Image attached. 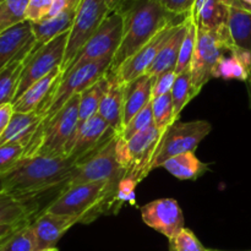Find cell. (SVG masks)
Returning <instances> with one entry per match:
<instances>
[{
  "instance_id": "4dcf8cb0",
  "label": "cell",
  "mask_w": 251,
  "mask_h": 251,
  "mask_svg": "<svg viewBox=\"0 0 251 251\" xmlns=\"http://www.w3.org/2000/svg\"><path fill=\"white\" fill-rule=\"evenodd\" d=\"M0 251H36V238L31 221L24 223L0 242Z\"/></svg>"
},
{
  "instance_id": "816d5d0a",
  "label": "cell",
  "mask_w": 251,
  "mask_h": 251,
  "mask_svg": "<svg viewBox=\"0 0 251 251\" xmlns=\"http://www.w3.org/2000/svg\"><path fill=\"white\" fill-rule=\"evenodd\" d=\"M0 1H1V0H0Z\"/></svg>"
},
{
  "instance_id": "44dd1931",
  "label": "cell",
  "mask_w": 251,
  "mask_h": 251,
  "mask_svg": "<svg viewBox=\"0 0 251 251\" xmlns=\"http://www.w3.org/2000/svg\"><path fill=\"white\" fill-rule=\"evenodd\" d=\"M186 33V17L184 21L176 26V31L171 36V38L166 42L162 49L159 50L158 55L156 56L152 65L146 71V75L150 76L152 80L158 77L163 73L169 70H174L178 63L179 54H180L181 43Z\"/></svg>"
},
{
  "instance_id": "7402d4cb",
  "label": "cell",
  "mask_w": 251,
  "mask_h": 251,
  "mask_svg": "<svg viewBox=\"0 0 251 251\" xmlns=\"http://www.w3.org/2000/svg\"><path fill=\"white\" fill-rule=\"evenodd\" d=\"M152 100V78L146 74L136 80L126 83L124 93V117L123 124L125 125Z\"/></svg>"
},
{
  "instance_id": "ac0fdd59",
  "label": "cell",
  "mask_w": 251,
  "mask_h": 251,
  "mask_svg": "<svg viewBox=\"0 0 251 251\" xmlns=\"http://www.w3.org/2000/svg\"><path fill=\"white\" fill-rule=\"evenodd\" d=\"M190 15L198 28L230 36L228 28L229 5L227 0H196Z\"/></svg>"
},
{
  "instance_id": "8d00e7d4",
  "label": "cell",
  "mask_w": 251,
  "mask_h": 251,
  "mask_svg": "<svg viewBox=\"0 0 251 251\" xmlns=\"http://www.w3.org/2000/svg\"><path fill=\"white\" fill-rule=\"evenodd\" d=\"M152 123H153V114H152V104L150 103L146 108H144L141 112L137 113V114L125 125L124 129H123V132L119 136H122L123 139H125L127 141V140H130L131 137H134L135 135L140 134V132L144 131L145 129H147Z\"/></svg>"
},
{
  "instance_id": "ba28073f",
  "label": "cell",
  "mask_w": 251,
  "mask_h": 251,
  "mask_svg": "<svg viewBox=\"0 0 251 251\" xmlns=\"http://www.w3.org/2000/svg\"><path fill=\"white\" fill-rule=\"evenodd\" d=\"M123 36H124L123 16L117 11H112L78 50L66 71L100 59H114V55L122 44Z\"/></svg>"
},
{
  "instance_id": "74e56055",
  "label": "cell",
  "mask_w": 251,
  "mask_h": 251,
  "mask_svg": "<svg viewBox=\"0 0 251 251\" xmlns=\"http://www.w3.org/2000/svg\"><path fill=\"white\" fill-rule=\"evenodd\" d=\"M169 251H208L188 228H184L174 239L169 240Z\"/></svg>"
},
{
  "instance_id": "277c9868",
  "label": "cell",
  "mask_w": 251,
  "mask_h": 251,
  "mask_svg": "<svg viewBox=\"0 0 251 251\" xmlns=\"http://www.w3.org/2000/svg\"><path fill=\"white\" fill-rule=\"evenodd\" d=\"M80 95L71 98L53 118L41 122L24 157H65L66 147L77 131Z\"/></svg>"
},
{
  "instance_id": "ab89813d",
  "label": "cell",
  "mask_w": 251,
  "mask_h": 251,
  "mask_svg": "<svg viewBox=\"0 0 251 251\" xmlns=\"http://www.w3.org/2000/svg\"><path fill=\"white\" fill-rule=\"evenodd\" d=\"M137 184L139 183L130 176H124L119 181L117 190V201L119 206H122L123 203H129V205L135 206V203H136L135 190H136Z\"/></svg>"
},
{
  "instance_id": "6da1fadb",
  "label": "cell",
  "mask_w": 251,
  "mask_h": 251,
  "mask_svg": "<svg viewBox=\"0 0 251 251\" xmlns=\"http://www.w3.org/2000/svg\"><path fill=\"white\" fill-rule=\"evenodd\" d=\"M76 163L74 157H22L11 171L1 176L5 193L28 205L36 217L34 205L38 198L48 193L60 195Z\"/></svg>"
},
{
  "instance_id": "d6986e66",
  "label": "cell",
  "mask_w": 251,
  "mask_h": 251,
  "mask_svg": "<svg viewBox=\"0 0 251 251\" xmlns=\"http://www.w3.org/2000/svg\"><path fill=\"white\" fill-rule=\"evenodd\" d=\"M108 87L100 102L98 114L109 124V126L120 135L124 129V93L125 83L119 80L114 71L108 70Z\"/></svg>"
},
{
  "instance_id": "836d02e7",
  "label": "cell",
  "mask_w": 251,
  "mask_h": 251,
  "mask_svg": "<svg viewBox=\"0 0 251 251\" xmlns=\"http://www.w3.org/2000/svg\"><path fill=\"white\" fill-rule=\"evenodd\" d=\"M172 102H173L174 115L179 119L184 107L194 98L193 86H191V74L190 70L176 75V82L171 91Z\"/></svg>"
},
{
  "instance_id": "5bb4252c",
  "label": "cell",
  "mask_w": 251,
  "mask_h": 251,
  "mask_svg": "<svg viewBox=\"0 0 251 251\" xmlns=\"http://www.w3.org/2000/svg\"><path fill=\"white\" fill-rule=\"evenodd\" d=\"M179 24H180V22H179ZM179 24L171 25V26L166 27V28L162 29L161 32H158V33H157L151 41L147 42L140 50H137L134 55H131L127 60H125L117 70H114L115 75L119 77V80L126 85V83L131 82V81L136 80L137 77H140L141 75L146 74V71L149 70L150 66L152 65V63L154 61L156 56L158 55L162 47H163L164 44H166V42L171 38V36L173 34V32L176 31V26H178Z\"/></svg>"
},
{
  "instance_id": "cb8c5ba5",
  "label": "cell",
  "mask_w": 251,
  "mask_h": 251,
  "mask_svg": "<svg viewBox=\"0 0 251 251\" xmlns=\"http://www.w3.org/2000/svg\"><path fill=\"white\" fill-rule=\"evenodd\" d=\"M77 9L66 10L55 16L47 17L39 22H31L33 36L36 38V47L48 43L60 34L69 32L73 27Z\"/></svg>"
},
{
  "instance_id": "8fae6325",
  "label": "cell",
  "mask_w": 251,
  "mask_h": 251,
  "mask_svg": "<svg viewBox=\"0 0 251 251\" xmlns=\"http://www.w3.org/2000/svg\"><path fill=\"white\" fill-rule=\"evenodd\" d=\"M110 14L105 0H81L76 11L73 27L69 32L68 47L61 71L65 73L68 66L76 56L83 44L91 38L96 29L100 26L105 17Z\"/></svg>"
},
{
  "instance_id": "c3c4849f",
  "label": "cell",
  "mask_w": 251,
  "mask_h": 251,
  "mask_svg": "<svg viewBox=\"0 0 251 251\" xmlns=\"http://www.w3.org/2000/svg\"><path fill=\"white\" fill-rule=\"evenodd\" d=\"M5 188H4V181H2V176H0V194L4 193Z\"/></svg>"
},
{
  "instance_id": "ffe728a7",
  "label": "cell",
  "mask_w": 251,
  "mask_h": 251,
  "mask_svg": "<svg viewBox=\"0 0 251 251\" xmlns=\"http://www.w3.org/2000/svg\"><path fill=\"white\" fill-rule=\"evenodd\" d=\"M63 76L64 74L61 69L56 68L49 75L44 76L43 78L33 83L28 90L25 91L17 100L12 102L15 113L37 112Z\"/></svg>"
},
{
  "instance_id": "f6af8a7d",
  "label": "cell",
  "mask_w": 251,
  "mask_h": 251,
  "mask_svg": "<svg viewBox=\"0 0 251 251\" xmlns=\"http://www.w3.org/2000/svg\"><path fill=\"white\" fill-rule=\"evenodd\" d=\"M26 222H29V221H26ZM26 222H22V223H19V225H7V226H0V242H1L2 239H4L5 237H7V235L10 234V233L14 232L15 229H16L17 227H20L21 225H24V223ZM32 222V221H31Z\"/></svg>"
},
{
  "instance_id": "7bdbcfd3",
  "label": "cell",
  "mask_w": 251,
  "mask_h": 251,
  "mask_svg": "<svg viewBox=\"0 0 251 251\" xmlns=\"http://www.w3.org/2000/svg\"><path fill=\"white\" fill-rule=\"evenodd\" d=\"M80 2L81 0H53V7H51L48 17L55 16V15L66 11V10L77 9Z\"/></svg>"
},
{
  "instance_id": "484cf974",
  "label": "cell",
  "mask_w": 251,
  "mask_h": 251,
  "mask_svg": "<svg viewBox=\"0 0 251 251\" xmlns=\"http://www.w3.org/2000/svg\"><path fill=\"white\" fill-rule=\"evenodd\" d=\"M230 38L237 49L251 54V14L245 10L229 6L228 20Z\"/></svg>"
},
{
  "instance_id": "e0dca14e",
  "label": "cell",
  "mask_w": 251,
  "mask_h": 251,
  "mask_svg": "<svg viewBox=\"0 0 251 251\" xmlns=\"http://www.w3.org/2000/svg\"><path fill=\"white\" fill-rule=\"evenodd\" d=\"M77 223V218L55 215L49 211L42 212L31 222L36 238V251L55 248L60 238Z\"/></svg>"
},
{
  "instance_id": "d4e9b609",
  "label": "cell",
  "mask_w": 251,
  "mask_h": 251,
  "mask_svg": "<svg viewBox=\"0 0 251 251\" xmlns=\"http://www.w3.org/2000/svg\"><path fill=\"white\" fill-rule=\"evenodd\" d=\"M161 167L180 180H195L207 169V166L195 156V152H186L172 157Z\"/></svg>"
},
{
  "instance_id": "d6a6232c",
  "label": "cell",
  "mask_w": 251,
  "mask_h": 251,
  "mask_svg": "<svg viewBox=\"0 0 251 251\" xmlns=\"http://www.w3.org/2000/svg\"><path fill=\"white\" fill-rule=\"evenodd\" d=\"M28 0H1L0 1V33L26 21Z\"/></svg>"
},
{
  "instance_id": "f546056e",
  "label": "cell",
  "mask_w": 251,
  "mask_h": 251,
  "mask_svg": "<svg viewBox=\"0 0 251 251\" xmlns=\"http://www.w3.org/2000/svg\"><path fill=\"white\" fill-rule=\"evenodd\" d=\"M213 77L225 80L248 81L250 77V70L244 61L238 55L235 48L228 55H223L213 69Z\"/></svg>"
},
{
  "instance_id": "f1b7e54d",
  "label": "cell",
  "mask_w": 251,
  "mask_h": 251,
  "mask_svg": "<svg viewBox=\"0 0 251 251\" xmlns=\"http://www.w3.org/2000/svg\"><path fill=\"white\" fill-rule=\"evenodd\" d=\"M25 60L24 58L15 59L0 71V105L14 102Z\"/></svg>"
},
{
  "instance_id": "4fadbf2b",
  "label": "cell",
  "mask_w": 251,
  "mask_h": 251,
  "mask_svg": "<svg viewBox=\"0 0 251 251\" xmlns=\"http://www.w3.org/2000/svg\"><path fill=\"white\" fill-rule=\"evenodd\" d=\"M141 217L145 225L169 240L185 228L183 211L174 199H158L146 203L141 207Z\"/></svg>"
},
{
  "instance_id": "bcb514c9",
  "label": "cell",
  "mask_w": 251,
  "mask_h": 251,
  "mask_svg": "<svg viewBox=\"0 0 251 251\" xmlns=\"http://www.w3.org/2000/svg\"><path fill=\"white\" fill-rule=\"evenodd\" d=\"M227 4L229 6L238 7V9L245 10L251 14V1H243V0H227Z\"/></svg>"
},
{
  "instance_id": "f907efd6",
  "label": "cell",
  "mask_w": 251,
  "mask_h": 251,
  "mask_svg": "<svg viewBox=\"0 0 251 251\" xmlns=\"http://www.w3.org/2000/svg\"><path fill=\"white\" fill-rule=\"evenodd\" d=\"M245 251H251V250H245Z\"/></svg>"
},
{
  "instance_id": "7dc6e473",
  "label": "cell",
  "mask_w": 251,
  "mask_h": 251,
  "mask_svg": "<svg viewBox=\"0 0 251 251\" xmlns=\"http://www.w3.org/2000/svg\"><path fill=\"white\" fill-rule=\"evenodd\" d=\"M117 1H118V0H105V2H107V6H108V9L110 10V12L114 10Z\"/></svg>"
},
{
  "instance_id": "5b68a950",
  "label": "cell",
  "mask_w": 251,
  "mask_h": 251,
  "mask_svg": "<svg viewBox=\"0 0 251 251\" xmlns=\"http://www.w3.org/2000/svg\"><path fill=\"white\" fill-rule=\"evenodd\" d=\"M112 61L113 59L104 58L66 71L50 95L37 110L41 115L42 122L53 118L71 98L81 95L90 86L97 82L109 70Z\"/></svg>"
},
{
  "instance_id": "9a60e30c",
  "label": "cell",
  "mask_w": 251,
  "mask_h": 251,
  "mask_svg": "<svg viewBox=\"0 0 251 251\" xmlns=\"http://www.w3.org/2000/svg\"><path fill=\"white\" fill-rule=\"evenodd\" d=\"M114 135L118 134L100 114H96L87 122L78 125L75 136L66 147L65 157H74L78 161L105 144Z\"/></svg>"
},
{
  "instance_id": "83f0119b",
  "label": "cell",
  "mask_w": 251,
  "mask_h": 251,
  "mask_svg": "<svg viewBox=\"0 0 251 251\" xmlns=\"http://www.w3.org/2000/svg\"><path fill=\"white\" fill-rule=\"evenodd\" d=\"M31 207L7 193L0 194V226L19 225L26 221H33Z\"/></svg>"
},
{
  "instance_id": "b9f144b4",
  "label": "cell",
  "mask_w": 251,
  "mask_h": 251,
  "mask_svg": "<svg viewBox=\"0 0 251 251\" xmlns=\"http://www.w3.org/2000/svg\"><path fill=\"white\" fill-rule=\"evenodd\" d=\"M159 1L169 14L185 17L191 12L196 0H159Z\"/></svg>"
},
{
  "instance_id": "f35d334b",
  "label": "cell",
  "mask_w": 251,
  "mask_h": 251,
  "mask_svg": "<svg viewBox=\"0 0 251 251\" xmlns=\"http://www.w3.org/2000/svg\"><path fill=\"white\" fill-rule=\"evenodd\" d=\"M53 7V0H28L26 10V20L29 22H39L47 19Z\"/></svg>"
},
{
  "instance_id": "d590c367",
  "label": "cell",
  "mask_w": 251,
  "mask_h": 251,
  "mask_svg": "<svg viewBox=\"0 0 251 251\" xmlns=\"http://www.w3.org/2000/svg\"><path fill=\"white\" fill-rule=\"evenodd\" d=\"M27 146L22 142H10L0 146V176L11 171L24 157Z\"/></svg>"
},
{
  "instance_id": "681fc988",
  "label": "cell",
  "mask_w": 251,
  "mask_h": 251,
  "mask_svg": "<svg viewBox=\"0 0 251 251\" xmlns=\"http://www.w3.org/2000/svg\"><path fill=\"white\" fill-rule=\"evenodd\" d=\"M41 251H58L56 248H51V249H46V250H41Z\"/></svg>"
},
{
  "instance_id": "52a82bcc",
  "label": "cell",
  "mask_w": 251,
  "mask_h": 251,
  "mask_svg": "<svg viewBox=\"0 0 251 251\" xmlns=\"http://www.w3.org/2000/svg\"><path fill=\"white\" fill-rule=\"evenodd\" d=\"M234 48L230 36H223L198 28V39L190 65L194 98L213 77V69L216 68L220 59L226 55V53H230Z\"/></svg>"
},
{
  "instance_id": "ee69618b",
  "label": "cell",
  "mask_w": 251,
  "mask_h": 251,
  "mask_svg": "<svg viewBox=\"0 0 251 251\" xmlns=\"http://www.w3.org/2000/svg\"><path fill=\"white\" fill-rule=\"evenodd\" d=\"M14 113L15 110L14 107H12V103H6V104L0 105V137L2 136V134L6 130Z\"/></svg>"
},
{
  "instance_id": "7a4b0ae2",
  "label": "cell",
  "mask_w": 251,
  "mask_h": 251,
  "mask_svg": "<svg viewBox=\"0 0 251 251\" xmlns=\"http://www.w3.org/2000/svg\"><path fill=\"white\" fill-rule=\"evenodd\" d=\"M113 11L122 15L124 20L122 44L109 68L113 71L140 50L158 32L171 25L179 24L186 17L169 14L159 0H118Z\"/></svg>"
},
{
  "instance_id": "8992f818",
  "label": "cell",
  "mask_w": 251,
  "mask_h": 251,
  "mask_svg": "<svg viewBox=\"0 0 251 251\" xmlns=\"http://www.w3.org/2000/svg\"><path fill=\"white\" fill-rule=\"evenodd\" d=\"M119 135H114L105 144L80 158L71 171L65 189L78 184L110 180L119 183L125 176V171L115 157V145ZM64 189V190H65Z\"/></svg>"
},
{
  "instance_id": "1f68e13d",
  "label": "cell",
  "mask_w": 251,
  "mask_h": 251,
  "mask_svg": "<svg viewBox=\"0 0 251 251\" xmlns=\"http://www.w3.org/2000/svg\"><path fill=\"white\" fill-rule=\"evenodd\" d=\"M196 39H198V26H196L191 15L189 14L186 16V33L183 39V43H181L178 63H176V69H174L176 75H180L181 73L190 70L191 60H193V55L196 47Z\"/></svg>"
},
{
  "instance_id": "603a6c76",
  "label": "cell",
  "mask_w": 251,
  "mask_h": 251,
  "mask_svg": "<svg viewBox=\"0 0 251 251\" xmlns=\"http://www.w3.org/2000/svg\"><path fill=\"white\" fill-rule=\"evenodd\" d=\"M41 122L42 118L37 112L14 113L6 130L0 137V146L10 142H22L28 146Z\"/></svg>"
},
{
  "instance_id": "3957f363",
  "label": "cell",
  "mask_w": 251,
  "mask_h": 251,
  "mask_svg": "<svg viewBox=\"0 0 251 251\" xmlns=\"http://www.w3.org/2000/svg\"><path fill=\"white\" fill-rule=\"evenodd\" d=\"M117 181L100 180L78 184L65 189L47 211L55 215L77 218L87 225L102 215L119 211L117 201Z\"/></svg>"
},
{
  "instance_id": "e575fe53",
  "label": "cell",
  "mask_w": 251,
  "mask_h": 251,
  "mask_svg": "<svg viewBox=\"0 0 251 251\" xmlns=\"http://www.w3.org/2000/svg\"><path fill=\"white\" fill-rule=\"evenodd\" d=\"M152 114H153V123L158 130L162 132L166 131L172 124L176 122L174 115L173 102H172L171 93L161 96V97L153 98L151 102Z\"/></svg>"
},
{
  "instance_id": "7c38bea8",
  "label": "cell",
  "mask_w": 251,
  "mask_h": 251,
  "mask_svg": "<svg viewBox=\"0 0 251 251\" xmlns=\"http://www.w3.org/2000/svg\"><path fill=\"white\" fill-rule=\"evenodd\" d=\"M163 134L152 123L144 131L127 140L129 167L125 176H130L140 183L149 176L150 172H152V163Z\"/></svg>"
},
{
  "instance_id": "9c48e42d",
  "label": "cell",
  "mask_w": 251,
  "mask_h": 251,
  "mask_svg": "<svg viewBox=\"0 0 251 251\" xmlns=\"http://www.w3.org/2000/svg\"><path fill=\"white\" fill-rule=\"evenodd\" d=\"M212 130V125L207 120L180 123L176 120L164 131L156 156L152 163V171L159 168L167 159L186 152H195L200 142Z\"/></svg>"
},
{
  "instance_id": "30bf717a",
  "label": "cell",
  "mask_w": 251,
  "mask_h": 251,
  "mask_svg": "<svg viewBox=\"0 0 251 251\" xmlns=\"http://www.w3.org/2000/svg\"><path fill=\"white\" fill-rule=\"evenodd\" d=\"M69 32L60 34L43 46L36 47L27 56L15 100H17L37 81L49 75L56 68H61L68 47Z\"/></svg>"
},
{
  "instance_id": "60d3db41",
  "label": "cell",
  "mask_w": 251,
  "mask_h": 251,
  "mask_svg": "<svg viewBox=\"0 0 251 251\" xmlns=\"http://www.w3.org/2000/svg\"><path fill=\"white\" fill-rule=\"evenodd\" d=\"M176 70H169L152 80V100L167 95V93H171L174 82H176Z\"/></svg>"
},
{
  "instance_id": "2e32d148",
  "label": "cell",
  "mask_w": 251,
  "mask_h": 251,
  "mask_svg": "<svg viewBox=\"0 0 251 251\" xmlns=\"http://www.w3.org/2000/svg\"><path fill=\"white\" fill-rule=\"evenodd\" d=\"M36 46L32 25L27 20L0 33V71L15 59H26Z\"/></svg>"
},
{
  "instance_id": "4316f807",
  "label": "cell",
  "mask_w": 251,
  "mask_h": 251,
  "mask_svg": "<svg viewBox=\"0 0 251 251\" xmlns=\"http://www.w3.org/2000/svg\"><path fill=\"white\" fill-rule=\"evenodd\" d=\"M107 87L108 75L105 74L97 82H95L81 93L80 103H78V125L83 124L88 119L98 114V109H100V102L107 91Z\"/></svg>"
}]
</instances>
